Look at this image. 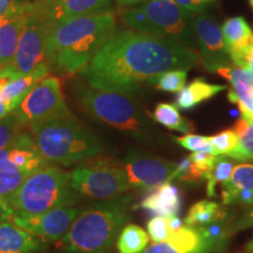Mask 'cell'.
Listing matches in <instances>:
<instances>
[{
  "label": "cell",
  "instance_id": "1",
  "mask_svg": "<svg viewBox=\"0 0 253 253\" xmlns=\"http://www.w3.org/2000/svg\"><path fill=\"white\" fill-rule=\"evenodd\" d=\"M198 61L195 49L126 28L114 32L80 73L95 89L134 94L142 82L173 69L189 71Z\"/></svg>",
  "mask_w": 253,
  "mask_h": 253
},
{
  "label": "cell",
  "instance_id": "2",
  "mask_svg": "<svg viewBox=\"0 0 253 253\" xmlns=\"http://www.w3.org/2000/svg\"><path fill=\"white\" fill-rule=\"evenodd\" d=\"M115 31L113 11L82 15L56 25L47 42L46 61L62 75L80 73Z\"/></svg>",
  "mask_w": 253,
  "mask_h": 253
},
{
  "label": "cell",
  "instance_id": "3",
  "mask_svg": "<svg viewBox=\"0 0 253 253\" xmlns=\"http://www.w3.org/2000/svg\"><path fill=\"white\" fill-rule=\"evenodd\" d=\"M130 196L103 199L81 209L62 237L67 253H108L128 220Z\"/></svg>",
  "mask_w": 253,
  "mask_h": 253
},
{
  "label": "cell",
  "instance_id": "4",
  "mask_svg": "<svg viewBox=\"0 0 253 253\" xmlns=\"http://www.w3.org/2000/svg\"><path fill=\"white\" fill-rule=\"evenodd\" d=\"M34 143L47 162L72 166L96 156L101 144L72 112L30 126Z\"/></svg>",
  "mask_w": 253,
  "mask_h": 253
},
{
  "label": "cell",
  "instance_id": "5",
  "mask_svg": "<svg viewBox=\"0 0 253 253\" xmlns=\"http://www.w3.org/2000/svg\"><path fill=\"white\" fill-rule=\"evenodd\" d=\"M5 198L14 214L33 217L52 209L74 205L80 201V195L72 188L69 172L49 163L31 173Z\"/></svg>",
  "mask_w": 253,
  "mask_h": 253
},
{
  "label": "cell",
  "instance_id": "6",
  "mask_svg": "<svg viewBox=\"0 0 253 253\" xmlns=\"http://www.w3.org/2000/svg\"><path fill=\"white\" fill-rule=\"evenodd\" d=\"M195 15L173 0H151L125 9L121 19L130 30L164 38L196 50L198 45L195 33Z\"/></svg>",
  "mask_w": 253,
  "mask_h": 253
},
{
  "label": "cell",
  "instance_id": "7",
  "mask_svg": "<svg viewBox=\"0 0 253 253\" xmlns=\"http://www.w3.org/2000/svg\"><path fill=\"white\" fill-rule=\"evenodd\" d=\"M77 99L82 108L101 122L136 137L149 132V123L132 94L80 87Z\"/></svg>",
  "mask_w": 253,
  "mask_h": 253
},
{
  "label": "cell",
  "instance_id": "8",
  "mask_svg": "<svg viewBox=\"0 0 253 253\" xmlns=\"http://www.w3.org/2000/svg\"><path fill=\"white\" fill-rule=\"evenodd\" d=\"M69 178L79 195L90 198L109 199L130 190L123 168L107 161L81 164L69 172Z\"/></svg>",
  "mask_w": 253,
  "mask_h": 253
},
{
  "label": "cell",
  "instance_id": "9",
  "mask_svg": "<svg viewBox=\"0 0 253 253\" xmlns=\"http://www.w3.org/2000/svg\"><path fill=\"white\" fill-rule=\"evenodd\" d=\"M54 27L53 21L36 1H28L26 23L12 65L19 74H27L40 63L47 62V42Z\"/></svg>",
  "mask_w": 253,
  "mask_h": 253
},
{
  "label": "cell",
  "instance_id": "10",
  "mask_svg": "<svg viewBox=\"0 0 253 253\" xmlns=\"http://www.w3.org/2000/svg\"><path fill=\"white\" fill-rule=\"evenodd\" d=\"M23 126H32L71 113L59 78L48 75L32 88L14 110Z\"/></svg>",
  "mask_w": 253,
  "mask_h": 253
},
{
  "label": "cell",
  "instance_id": "11",
  "mask_svg": "<svg viewBox=\"0 0 253 253\" xmlns=\"http://www.w3.org/2000/svg\"><path fill=\"white\" fill-rule=\"evenodd\" d=\"M177 163L140 153H130L123 163L130 189L154 190L172 181Z\"/></svg>",
  "mask_w": 253,
  "mask_h": 253
},
{
  "label": "cell",
  "instance_id": "12",
  "mask_svg": "<svg viewBox=\"0 0 253 253\" xmlns=\"http://www.w3.org/2000/svg\"><path fill=\"white\" fill-rule=\"evenodd\" d=\"M80 211L81 209L77 208L59 207L33 217H21L14 214L11 221L37 238L55 242L67 233Z\"/></svg>",
  "mask_w": 253,
  "mask_h": 253
},
{
  "label": "cell",
  "instance_id": "13",
  "mask_svg": "<svg viewBox=\"0 0 253 253\" xmlns=\"http://www.w3.org/2000/svg\"><path fill=\"white\" fill-rule=\"evenodd\" d=\"M195 33L204 67L209 72L229 67L232 61L224 43L221 27L216 21L204 13L196 14Z\"/></svg>",
  "mask_w": 253,
  "mask_h": 253
},
{
  "label": "cell",
  "instance_id": "14",
  "mask_svg": "<svg viewBox=\"0 0 253 253\" xmlns=\"http://www.w3.org/2000/svg\"><path fill=\"white\" fill-rule=\"evenodd\" d=\"M47 164L49 162L40 154L33 137L24 131L0 149V171L36 172Z\"/></svg>",
  "mask_w": 253,
  "mask_h": 253
},
{
  "label": "cell",
  "instance_id": "15",
  "mask_svg": "<svg viewBox=\"0 0 253 253\" xmlns=\"http://www.w3.org/2000/svg\"><path fill=\"white\" fill-rule=\"evenodd\" d=\"M54 26L82 15L113 11L115 0H34Z\"/></svg>",
  "mask_w": 253,
  "mask_h": 253
},
{
  "label": "cell",
  "instance_id": "16",
  "mask_svg": "<svg viewBox=\"0 0 253 253\" xmlns=\"http://www.w3.org/2000/svg\"><path fill=\"white\" fill-rule=\"evenodd\" d=\"M221 32L231 61L238 67L246 68L249 53L253 46L251 26L243 17H233L223 24Z\"/></svg>",
  "mask_w": 253,
  "mask_h": 253
},
{
  "label": "cell",
  "instance_id": "17",
  "mask_svg": "<svg viewBox=\"0 0 253 253\" xmlns=\"http://www.w3.org/2000/svg\"><path fill=\"white\" fill-rule=\"evenodd\" d=\"M28 1L0 18V67L13 65L27 17Z\"/></svg>",
  "mask_w": 253,
  "mask_h": 253
},
{
  "label": "cell",
  "instance_id": "18",
  "mask_svg": "<svg viewBox=\"0 0 253 253\" xmlns=\"http://www.w3.org/2000/svg\"><path fill=\"white\" fill-rule=\"evenodd\" d=\"M217 73L231 84L229 100L238 104L242 116L253 120V73L238 66L220 68Z\"/></svg>",
  "mask_w": 253,
  "mask_h": 253
},
{
  "label": "cell",
  "instance_id": "19",
  "mask_svg": "<svg viewBox=\"0 0 253 253\" xmlns=\"http://www.w3.org/2000/svg\"><path fill=\"white\" fill-rule=\"evenodd\" d=\"M141 253H211L199 229L182 226L162 243H155Z\"/></svg>",
  "mask_w": 253,
  "mask_h": 253
},
{
  "label": "cell",
  "instance_id": "20",
  "mask_svg": "<svg viewBox=\"0 0 253 253\" xmlns=\"http://www.w3.org/2000/svg\"><path fill=\"white\" fill-rule=\"evenodd\" d=\"M48 75L49 65L47 62H42L27 74H20L13 80L6 82L0 90V97L7 107L8 112H14L32 88Z\"/></svg>",
  "mask_w": 253,
  "mask_h": 253
},
{
  "label": "cell",
  "instance_id": "21",
  "mask_svg": "<svg viewBox=\"0 0 253 253\" xmlns=\"http://www.w3.org/2000/svg\"><path fill=\"white\" fill-rule=\"evenodd\" d=\"M43 250L41 239L12 221H0V253H36Z\"/></svg>",
  "mask_w": 253,
  "mask_h": 253
},
{
  "label": "cell",
  "instance_id": "22",
  "mask_svg": "<svg viewBox=\"0 0 253 253\" xmlns=\"http://www.w3.org/2000/svg\"><path fill=\"white\" fill-rule=\"evenodd\" d=\"M141 208L149 210L156 216L176 217L181 210V195L178 189L171 183H164L154 189L141 202Z\"/></svg>",
  "mask_w": 253,
  "mask_h": 253
},
{
  "label": "cell",
  "instance_id": "23",
  "mask_svg": "<svg viewBox=\"0 0 253 253\" xmlns=\"http://www.w3.org/2000/svg\"><path fill=\"white\" fill-rule=\"evenodd\" d=\"M225 89L226 87L221 84H209L203 79H196L179 91L176 99V106L183 110L192 109L197 104L211 99Z\"/></svg>",
  "mask_w": 253,
  "mask_h": 253
},
{
  "label": "cell",
  "instance_id": "24",
  "mask_svg": "<svg viewBox=\"0 0 253 253\" xmlns=\"http://www.w3.org/2000/svg\"><path fill=\"white\" fill-rule=\"evenodd\" d=\"M225 217V211L216 202L201 201L190 209L188 216L184 219V224L185 226L198 229L217 220L224 219Z\"/></svg>",
  "mask_w": 253,
  "mask_h": 253
},
{
  "label": "cell",
  "instance_id": "25",
  "mask_svg": "<svg viewBox=\"0 0 253 253\" xmlns=\"http://www.w3.org/2000/svg\"><path fill=\"white\" fill-rule=\"evenodd\" d=\"M151 118L170 130L185 132V134L192 131L191 123L182 118L176 104L158 103L151 114Z\"/></svg>",
  "mask_w": 253,
  "mask_h": 253
},
{
  "label": "cell",
  "instance_id": "26",
  "mask_svg": "<svg viewBox=\"0 0 253 253\" xmlns=\"http://www.w3.org/2000/svg\"><path fill=\"white\" fill-rule=\"evenodd\" d=\"M149 235L142 227L128 224L118 237V250L120 253H141L147 249Z\"/></svg>",
  "mask_w": 253,
  "mask_h": 253
},
{
  "label": "cell",
  "instance_id": "27",
  "mask_svg": "<svg viewBox=\"0 0 253 253\" xmlns=\"http://www.w3.org/2000/svg\"><path fill=\"white\" fill-rule=\"evenodd\" d=\"M239 144L229 157L236 161H253V121L242 116L235 126Z\"/></svg>",
  "mask_w": 253,
  "mask_h": 253
},
{
  "label": "cell",
  "instance_id": "28",
  "mask_svg": "<svg viewBox=\"0 0 253 253\" xmlns=\"http://www.w3.org/2000/svg\"><path fill=\"white\" fill-rule=\"evenodd\" d=\"M236 160L225 155H218L214 158L212 169L207 176V192L209 197L216 195V185L223 184L230 179L231 173L235 169Z\"/></svg>",
  "mask_w": 253,
  "mask_h": 253
},
{
  "label": "cell",
  "instance_id": "29",
  "mask_svg": "<svg viewBox=\"0 0 253 253\" xmlns=\"http://www.w3.org/2000/svg\"><path fill=\"white\" fill-rule=\"evenodd\" d=\"M253 191V164L244 163L235 167L230 179L221 184V191Z\"/></svg>",
  "mask_w": 253,
  "mask_h": 253
},
{
  "label": "cell",
  "instance_id": "30",
  "mask_svg": "<svg viewBox=\"0 0 253 253\" xmlns=\"http://www.w3.org/2000/svg\"><path fill=\"white\" fill-rule=\"evenodd\" d=\"M186 75H188V71L185 69L168 71L151 80L150 84L167 93H179L185 87Z\"/></svg>",
  "mask_w": 253,
  "mask_h": 253
},
{
  "label": "cell",
  "instance_id": "31",
  "mask_svg": "<svg viewBox=\"0 0 253 253\" xmlns=\"http://www.w3.org/2000/svg\"><path fill=\"white\" fill-rule=\"evenodd\" d=\"M221 220H217L207 226L198 227L202 236L204 237V239L207 240L209 246H210L211 253L223 252L224 249H225L229 232H227L226 226L224 225Z\"/></svg>",
  "mask_w": 253,
  "mask_h": 253
},
{
  "label": "cell",
  "instance_id": "32",
  "mask_svg": "<svg viewBox=\"0 0 253 253\" xmlns=\"http://www.w3.org/2000/svg\"><path fill=\"white\" fill-rule=\"evenodd\" d=\"M210 142L212 144L214 154L218 155H229L238 147L239 137L235 130H224L219 134L211 136Z\"/></svg>",
  "mask_w": 253,
  "mask_h": 253
},
{
  "label": "cell",
  "instance_id": "33",
  "mask_svg": "<svg viewBox=\"0 0 253 253\" xmlns=\"http://www.w3.org/2000/svg\"><path fill=\"white\" fill-rule=\"evenodd\" d=\"M173 140L184 149L192 151V153H208L216 156L212 144L210 142V137H207V136L186 134L182 137H173Z\"/></svg>",
  "mask_w": 253,
  "mask_h": 253
},
{
  "label": "cell",
  "instance_id": "34",
  "mask_svg": "<svg viewBox=\"0 0 253 253\" xmlns=\"http://www.w3.org/2000/svg\"><path fill=\"white\" fill-rule=\"evenodd\" d=\"M24 126L19 121L14 113H9L5 118L0 120V149L5 148L8 143L13 141V138Z\"/></svg>",
  "mask_w": 253,
  "mask_h": 253
},
{
  "label": "cell",
  "instance_id": "35",
  "mask_svg": "<svg viewBox=\"0 0 253 253\" xmlns=\"http://www.w3.org/2000/svg\"><path fill=\"white\" fill-rule=\"evenodd\" d=\"M148 235L150 236L154 243H162L170 238L173 231L170 226L169 218L156 216L148 221L147 224Z\"/></svg>",
  "mask_w": 253,
  "mask_h": 253
},
{
  "label": "cell",
  "instance_id": "36",
  "mask_svg": "<svg viewBox=\"0 0 253 253\" xmlns=\"http://www.w3.org/2000/svg\"><path fill=\"white\" fill-rule=\"evenodd\" d=\"M33 172L27 171H0V196L7 197L15 191L21 183Z\"/></svg>",
  "mask_w": 253,
  "mask_h": 253
},
{
  "label": "cell",
  "instance_id": "37",
  "mask_svg": "<svg viewBox=\"0 0 253 253\" xmlns=\"http://www.w3.org/2000/svg\"><path fill=\"white\" fill-rule=\"evenodd\" d=\"M173 1L190 13H203L205 9V2L201 1V0H173Z\"/></svg>",
  "mask_w": 253,
  "mask_h": 253
},
{
  "label": "cell",
  "instance_id": "38",
  "mask_svg": "<svg viewBox=\"0 0 253 253\" xmlns=\"http://www.w3.org/2000/svg\"><path fill=\"white\" fill-rule=\"evenodd\" d=\"M27 0H0V18L26 4Z\"/></svg>",
  "mask_w": 253,
  "mask_h": 253
},
{
  "label": "cell",
  "instance_id": "39",
  "mask_svg": "<svg viewBox=\"0 0 253 253\" xmlns=\"http://www.w3.org/2000/svg\"><path fill=\"white\" fill-rule=\"evenodd\" d=\"M14 216V210L8 204L7 199L0 196V221H11Z\"/></svg>",
  "mask_w": 253,
  "mask_h": 253
},
{
  "label": "cell",
  "instance_id": "40",
  "mask_svg": "<svg viewBox=\"0 0 253 253\" xmlns=\"http://www.w3.org/2000/svg\"><path fill=\"white\" fill-rule=\"evenodd\" d=\"M237 226H238V229H246V227L253 226V209L251 211H249L248 213L244 214V217L238 221Z\"/></svg>",
  "mask_w": 253,
  "mask_h": 253
},
{
  "label": "cell",
  "instance_id": "41",
  "mask_svg": "<svg viewBox=\"0 0 253 253\" xmlns=\"http://www.w3.org/2000/svg\"><path fill=\"white\" fill-rule=\"evenodd\" d=\"M115 1L121 7H132V6L144 4V2L151 1V0H115Z\"/></svg>",
  "mask_w": 253,
  "mask_h": 253
},
{
  "label": "cell",
  "instance_id": "42",
  "mask_svg": "<svg viewBox=\"0 0 253 253\" xmlns=\"http://www.w3.org/2000/svg\"><path fill=\"white\" fill-rule=\"evenodd\" d=\"M5 84H6V82L0 79V90H1V87L4 86ZM8 114H9V112H8L7 107H6V104L2 102L1 97H0V120H1L2 118H5V116L8 115Z\"/></svg>",
  "mask_w": 253,
  "mask_h": 253
},
{
  "label": "cell",
  "instance_id": "43",
  "mask_svg": "<svg viewBox=\"0 0 253 253\" xmlns=\"http://www.w3.org/2000/svg\"><path fill=\"white\" fill-rule=\"evenodd\" d=\"M246 68L250 69L253 73V46L251 50H250L249 56H248V62H246Z\"/></svg>",
  "mask_w": 253,
  "mask_h": 253
},
{
  "label": "cell",
  "instance_id": "44",
  "mask_svg": "<svg viewBox=\"0 0 253 253\" xmlns=\"http://www.w3.org/2000/svg\"><path fill=\"white\" fill-rule=\"evenodd\" d=\"M246 253H253V238L250 240L249 244L246 245Z\"/></svg>",
  "mask_w": 253,
  "mask_h": 253
},
{
  "label": "cell",
  "instance_id": "45",
  "mask_svg": "<svg viewBox=\"0 0 253 253\" xmlns=\"http://www.w3.org/2000/svg\"><path fill=\"white\" fill-rule=\"evenodd\" d=\"M249 2H250V5H251V7L253 8V0H249Z\"/></svg>",
  "mask_w": 253,
  "mask_h": 253
},
{
  "label": "cell",
  "instance_id": "46",
  "mask_svg": "<svg viewBox=\"0 0 253 253\" xmlns=\"http://www.w3.org/2000/svg\"><path fill=\"white\" fill-rule=\"evenodd\" d=\"M201 1H203V2H205V4H207V2H209V1H212V0H201Z\"/></svg>",
  "mask_w": 253,
  "mask_h": 253
}]
</instances>
